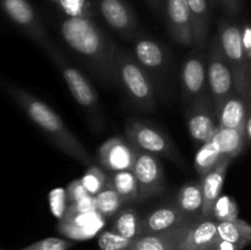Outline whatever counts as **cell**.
I'll use <instances>...</instances> for the list:
<instances>
[{
    "instance_id": "6da1fadb",
    "label": "cell",
    "mask_w": 251,
    "mask_h": 250,
    "mask_svg": "<svg viewBox=\"0 0 251 250\" xmlns=\"http://www.w3.org/2000/svg\"><path fill=\"white\" fill-rule=\"evenodd\" d=\"M60 32L68 46L85 59L100 77L110 82H118V47L92 19L66 17L61 21Z\"/></svg>"
},
{
    "instance_id": "7a4b0ae2",
    "label": "cell",
    "mask_w": 251,
    "mask_h": 250,
    "mask_svg": "<svg viewBox=\"0 0 251 250\" xmlns=\"http://www.w3.org/2000/svg\"><path fill=\"white\" fill-rule=\"evenodd\" d=\"M6 90L12 100L17 102L20 108L26 113L27 117L64 153L73 157L83 166L90 167L92 164H96L95 159L86 150L82 142L71 132V130L63 122L60 115L53 108L49 107L47 103H44L43 100L37 98L32 93L16 87V86H7Z\"/></svg>"
},
{
    "instance_id": "3957f363",
    "label": "cell",
    "mask_w": 251,
    "mask_h": 250,
    "mask_svg": "<svg viewBox=\"0 0 251 250\" xmlns=\"http://www.w3.org/2000/svg\"><path fill=\"white\" fill-rule=\"evenodd\" d=\"M46 51L49 58L58 66L64 81L68 85L69 91L71 92L73 97L75 98L76 102L86 112L93 129L97 130V131L102 129L104 126L103 125L104 124V118H103L100 98H98V93L96 91L95 86L90 82V80L77 68H75L64 56V54L54 44H50L46 49Z\"/></svg>"
},
{
    "instance_id": "277c9868",
    "label": "cell",
    "mask_w": 251,
    "mask_h": 250,
    "mask_svg": "<svg viewBox=\"0 0 251 250\" xmlns=\"http://www.w3.org/2000/svg\"><path fill=\"white\" fill-rule=\"evenodd\" d=\"M118 82L122 83L125 93L137 108L153 110L156 107V93L149 73L135 60L129 51L117 49Z\"/></svg>"
},
{
    "instance_id": "5b68a950",
    "label": "cell",
    "mask_w": 251,
    "mask_h": 250,
    "mask_svg": "<svg viewBox=\"0 0 251 250\" xmlns=\"http://www.w3.org/2000/svg\"><path fill=\"white\" fill-rule=\"evenodd\" d=\"M217 39L226 60L232 69L234 92L250 97L251 69L243 51L242 29L227 20H220Z\"/></svg>"
},
{
    "instance_id": "8992f818",
    "label": "cell",
    "mask_w": 251,
    "mask_h": 250,
    "mask_svg": "<svg viewBox=\"0 0 251 250\" xmlns=\"http://www.w3.org/2000/svg\"><path fill=\"white\" fill-rule=\"evenodd\" d=\"M126 140L131 146L154 154L164 157L179 166H184V159L179 154L173 141L164 132L136 118H129L125 125Z\"/></svg>"
},
{
    "instance_id": "52a82bcc",
    "label": "cell",
    "mask_w": 251,
    "mask_h": 250,
    "mask_svg": "<svg viewBox=\"0 0 251 250\" xmlns=\"http://www.w3.org/2000/svg\"><path fill=\"white\" fill-rule=\"evenodd\" d=\"M206 74H207V86L210 88V96L212 98L216 113H217L222 103L234 91L232 69L223 55L217 37L211 42L207 63H206Z\"/></svg>"
},
{
    "instance_id": "ba28073f",
    "label": "cell",
    "mask_w": 251,
    "mask_h": 250,
    "mask_svg": "<svg viewBox=\"0 0 251 250\" xmlns=\"http://www.w3.org/2000/svg\"><path fill=\"white\" fill-rule=\"evenodd\" d=\"M0 6L5 15L44 50L50 46L46 28L28 0H0Z\"/></svg>"
},
{
    "instance_id": "9c48e42d",
    "label": "cell",
    "mask_w": 251,
    "mask_h": 250,
    "mask_svg": "<svg viewBox=\"0 0 251 250\" xmlns=\"http://www.w3.org/2000/svg\"><path fill=\"white\" fill-rule=\"evenodd\" d=\"M134 147V146H132ZM134 175L139 185L137 200H146L164 191V169L158 157L134 147Z\"/></svg>"
},
{
    "instance_id": "30bf717a",
    "label": "cell",
    "mask_w": 251,
    "mask_h": 250,
    "mask_svg": "<svg viewBox=\"0 0 251 250\" xmlns=\"http://www.w3.org/2000/svg\"><path fill=\"white\" fill-rule=\"evenodd\" d=\"M186 123L191 139L200 146L215 134L218 127L217 115L212 98L207 92L189 103Z\"/></svg>"
},
{
    "instance_id": "8fae6325",
    "label": "cell",
    "mask_w": 251,
    "mask_h": 250,
    "mask_svg": "<svg viewBox=\"0 0 251 250\" xmlns=\"http://www.w3.org/2000/svg\"><path fill=\"white\" fill-rule=\"evenodd\" d=\"M103 19L124 38L135 36L139 26L137 16L126 0H96Z\"/></svg>"
},
{
    "instance_id": "7c38bea8",
    "label": "cell",
    "mask_w": 251,
    "mask_h": 250,
    "mask_svg": "<svg viewBox=\"0 0 251 250\" xmlns=\"http://www.w3.org/2000/svg\"><path fill=\"white\" fill-rule=\"evenodd\" d=\"M98 159L108 172L132 171L135 162L134 147L123 137H110L98 149Z\"/></svg>"
},
{
    "instance_id": "4fadbf2b",
    "label": "cell",
    "mask_w": 251,
    "mask_h": 250,
    "mask_svg": "<svg viewBox=\"0 0 251 250\" xmlns=\"http://www.w3.org/2000/svg\"><path fill=\"white\" fill-rule=\"evenodd\" d=\"M180 82L183 98L186 103L193 102L207 92L206 61L202 55H190L185 59L181 66Z\"/></svg>"
},
{
    "instance_id": "5bb4252c",
    "label": "cell",
    "mask_w": 251,
    "mask_h": 250,
    "mask_svg": "<svg viewBox=\"0 0 251 250\" xmlns=\"http://www.w3.org/2000/svg\"><path fill=\"white\" fill-rule=\"evenodd\" d=\"M104 220L97 211L86 213H68L63 216L58 225L61 234L76 240L95 237L104 225Z\"/></svg>"
},
{
    "instance_id": "9a60e30c",
    "label": "cell",
    "mask_w": 251,
    "mask_h": 250,
    "mask_svg": "<svg viewBox=\"0 0 251 250\" xmlns=\"http://www.w3.org/2000/svg\"><path fill=\"white\" fill-rule=\"evenodd\" d=\"M193 221L186 217L178 208V206L167 205L152 211L144 218H140L139 223V235L151 234V233L163 232L171 228L179 227V225H189Z\"/></svg>"
},
{
    "instance_id": "2e32d148",
    "label": "cell",
    "mask_w": 251,
    "mask_h": 250,
    "mask_svg": "<svg viewBox=\"0 0 251 250\" xmlns=\"http://www.w3.org/2000/svg\"><path fill=\"white\" fill-rule=\"evenodd\" d=\"M167 24L172 38L184 47L193 44L191 20L186 0H164Z\"/></svg>"
},
{
    "instance_id": "e0dca14e",
    "label": "cell",
    "mask_w": 251,
    "mask_h": 250,
    "mask_svg": "<svg viewBox=\"0 0 251 250\" xmlns=\"http://www.w3.org/2000/svg\"><path fill=\"white\" fill-rule=\"evenodd\" d=\"M189 225L190 223L163 232L140 235L132 239L129 250H179L185 240Z\"/></svg>"
},
{
    "instance_id": "ac0fdd59",
    "label": "cell",
    "mask_w": 251,
    "mask_h": 250,
    "mask_svg": "<svg viewBox=\"0 0 251 250\" xmlns=\"http://www.w3.org/2000/svg\"><path fill=\"white\" fill-rule=\"evenodd\" d=\"M232 159L228 157H222L218 161V163L201 178V190H202V208H201V215L202 217L210 218L212 212L213 205L218 196L222 194L223 184H225L226 175H227L228 167Z\"/></svg>"
},
{
    "instance_id": "d6986e66",
    "label": "cell",
    "mask_w": 251,
    "mask_h": 250,
    "mask_svg": "<svg viewBox=\"0 0 251 250\" xmlns=\"http://www.w3.org/2000/svg\"><path fill=\"white\" fill-rule=\"evenodd\" d=\"M251 114L250 97L233 91L229 97L222 103L217 115L218 127L243 130L248 115Z\"/></svg>"
},
{
    "instance_id": "ffe728a7",
    "label": "cell",
    "mask_w": 251,
    "mask_h": 250,
    "mask_svg": "<svg viewBox=\"0 0 251 250\" xmlns=\"http://www.w3.org/2000/svg\"><path fill=\"white\" fill-rule=\"evenodd\" d=\"M134 58L145 70L162 71L166 66L167 55L163 47L154 39L139 37L134 42Z\"/></svg>"
},
{
    "instance_id": "44dd1931",
    "label": "cell",
    "mask_w": 251,
    "mask_h": 250,
    "mask_svg": "<svg viewBox=\"0 0 251 250\" xmlns=\"http://www.w3.org/2000/svg\"><path fill=\"white\" fill-rule=\"evenodd\" d=\"M217 235V222L212 218L200 217L189 225L185 240L179 250H205Z\"/></svg>"
},
{
    "instance_id": "7402d4cb",
    "label": "cell",
    "mask_w": 251,
    "mask_h": 250,
    "mask_svg": "<svg viewBox=\"0 0 251 250\" xmlns=\"http://www.w3.org/2000/svg\"><path fill=\"white\" fill-rule=\"evenodd\" d=\"M191 20V32H193V46L202 49L210 31V7L207 0H186Z\"/></svg>"
},
{
    "instance_id": "603a6c76",
    "label": "cell",
    "mask_w": 251,
    "mask_h": 250,
    "mask_svg": "<svg viewBox=\"0 0 251 250\" xmlns=\"http://www.w3.org/2000/svg\"><path fill=\"white\" fill-rule=\"evenodd\" d=\"M208 141L212 144L222 157L233 159L243 152L248 146L244 131L240 129H229V127H217L215 134Z\"/></svg>"
},
{
    "instance_id": "cb8c5ba5",
    "label": "cell",
    "mask_w": 251,
    "mask_h": 250,
    "mask_svg": "<svg viewBox=\"0 0 251 250\" xmlns=\"http://www.w3.org/2000/svg\"><path fill=\"white\" fill-rule=\"evenodd\" d=\"M176 205L191 221L202 217V190L200 181H190L181 186L176 195Z\"/></svg>"
},
{
    "instance_id": "d4e9b609",
    "label": "cell",
    "mask_w": 251,
    "mask_h": 250,
    "mask_svg": "<svg viewBox=\"0 0 251 250\" xmlns=\"http://www.w3.org/2000/svg\"><path fill=\"white\" fill-rule=\"evenodd\" d=\"M217 235L221 239L244 249L251 242V227L240 218L223 221L217 222Z\"/></svg>"
},
{
    "instance_id": "484cf974",
    "label": "cell",
    "mask_w": 251,
    "mask_h": 250,
    "mask_svg": "<svg viewBox=\"0 0 251 250\" xmlns=\"http://www.w3.org/2000/svg\"><path fill=\"white\" fill-rule=\"evenodd\" d=\"M107 186L113 189L124 203L137 200L139 185L132 171L109 172L107 174Z\"/></svg>"
},
{
    "instance_id": "4316f807",
    "label": "cell",
    "mask_w": 251,
    "mask_h": 250,
    "mask_svg": "<svg viewBox=\"0 0 251 250\" xmlns=\"http://www.w3.org/2000/svg\"><path fill=\"white\" fill-rule=\"evenodd\" d=\"M139 213L134 208H124L113 216L112 230L115 234L126 239H135L139 235Z\"/></svg>"
},
{
    "instance_id": "83f0119b",
    "label": "cell",
    "mask_w": 251,
    "mask_h": 250,
    "mask_svg": "<svg viewBox=\"0 0 251 250\" xmlns=\"http://www.w3.org/2000/svg\"><path fill=\"white\" fill-rule=\"evenodd\" d=\"M93 199H95L96 211L103 218H112L124 203L120 196L109 186H105L102 191L93 196Z\"/></svg>"
},
{
    "instance_id": "f1b7e54d",
    "label": "cell",
    "mask_w": 251,
    "mask_h": 250,
    "mask_svg": "<svg viewBox=\"0 0 251 250\" xmlns=\"http://www.w3.org/2000/svg\"><path fill=\"white\" fill-rule=\"evenodd\" d=\"M221 158H222V156L218 153L217 150L212 146L210 141H207L201 145L200 149L196 152L194 167L202 178L218 163Z\"/></svg>"
},
{
    "instance_id": "f546056e",
    "label": "cell",
    "mask_w": 251,
    "mask_h": 250,
    "mask_svg": "<svg viewBox=\"0 0 251 250\" xmlns=\"http://www.w3.org/2000/svg\"><path fill=\"white\" fill-rule=\"evenodd\" d=\"M80 180L88 195L96 196L107 186V174L102 171L100 166L92 164V166L87 167Z\"/></svg>"
},
{
    "instance_id": "4dcf8cb0",
    "label": "cell",
    "mask_w": 251,
    "mask_h": 250,
    "mask_svg": "<svg viewBox=\"0 0 251 250\" xmlns=\"http://www.w3.org/2000/svg\"><path fill=\"white\" fill-rule=\"evenodd\" d=\"M238 213H239V210H238V205L234 199L221 194L213 205L210 218L215 220L216 222H223V221L238 218Z\"/></svg>"
},
{
    "instance_id": "1f68e13d",
    "label": "cell",
    "mask_w": 251,
    "mask_h": 250,
    "mask_svg": "<svg viewBox=\"0 0 251 250\" xmlns=\"http://www.w3.org/2000/svg\"><path fill=\"white\" fill-rule=\"evenodd\" d=\"M68 17L92 19V7L88 0H50Z\"/></svg>"
},
{
    "instance_id": "d6a6232c",
    "label": "cell",
    "mask_w": 251,
    "mask_h": 250,
    "mask_svg": "<svg viewBox=\"0 0 251 250\" xmlns=\"http://www.w3.org/2000/svg\"><path fill=\"white\" fill-rule=\"evenodd\" d=\"M132 239H126L115 234L112 230H103L98 237L100 250H129Z\"/></svg>"
},
{
    "instance_id": "836d02e7",
    "label": "cell",
    "mask_w": 251,
    "mask_h": 250,
    "mask_svg": "<svg viewBox=\"0 0 251 250\" xmlns=\"http://www.w3.org/2000/svg\"><path fill=\"white\" fill-rule=\"evenodd\" d=\"M74 243L70 240L60 239V238H44V239L34 242L27 247L21 248L17 250H70L73 248ZM5 250V249H0Z\"/></svg>"
},
{
    "instance_id": "e575fe53",
    "label": "cell",
    "mask_w": 251,
    "mask_h": 250,
    "mask_svg": "<svg viewBox=\"0 0 251 250\" xmlns=\"http://www.w3.org/2000/svg\"><path fill=\"white\" fill-rule=\"evenodd\" d=\"M68 195L66 190L63 188H56L49 193V205H50V211L54 217L58 218L59 221L65 215V211L68 208Z\"/></svg>"
},
{
    "instance_id": "d590c367",
    "label": "cell",
    "mask_w": 251,
    "mask_h": 250,
    "mask_svg": "<svg viewBox=\"0 0 251 250\" xmlns=\"http://www.w3.org/2000/svg\"><path fill=\"white\" fill-rule=\"evenodd\" d=\"M96 211L95 206V199L93 196L87 195L86 198L81 199V200L76 201V202L70 203L66 208L65 212L68 213H86V212H92Z\"/></svg>"
},
{
    "instance_id": "8d00e7d4",
    "label": "cell",
    "mask_w": 251,
    "mask_h": 250,
    "mask_svg": "<svg viewBox=\"0 0 251 250\" xmlns=\"http://www.w3.org/2000/svg\"><path fill=\"white\" fill-rule=\"evenodd\" d=\"M65 190H66V195H68V201L70 203L76 202V201L81 200V199L86 198V196L88 195L86 189L83 188L80 179H76V180L71 181Z\"/></svg>"
},
{
    "instance_id": "74e56055",
    "label": "cell",
    "mask_w": 251,
    "mask_h": 250,
    "mask_svg": "<svg viewBox=\"0 0 251 250\" xmlns=\"http://www.w3.org/2000/svg\"><path fill=\"white\" fill-rule=\"evenodd\" d=\"M242 29V47L244 51L245 59L251 64V27L249 24H245Z\"/></svg>"
},
{
    "instance_id": "f35d334b",
    "label": "cell",
    "mask_w": 251,
    "mask_h": 250,
    "mask_svg": "<svg viewBox=\"0 0 251 250\" xmlns=\"http://www.w3.org/2000/svg\"><path fill=\"white\" fill-rule=\"evenodd\" d=\"M205 250H243V249H240V248L237 247V245L230 244V243L221 239L218 235H216L215 239H213L212 242L206 247Z\"/></svg>"
},
{
    "instance_id": "ab89813d",
    "label": "cell",
    "mask_w": 251,
    "mask_h": 250,
    "mask_svg": "<svg viewBox=\"0 0 251 250\" xmlns=\"http://www.w3.org/2000/svg\"><path fill=\"white\" fill-rule=\"evenodd\" d=\"M220 2L222 4L226 12L230 16H235L242 7V0H220Z\"/></svg>"
},
{
    "instance_id": "60d3db41",
    "label": "cell",
    "mask_w": 251,
    "mask_h": 250,
    "mask_svg": "<svg viewBox=\"0 0 251 250\" xmlns=\"http://www.w3.org/2000/svg\"><path fill=\"white\" fill-rule=\"evenodd\" d=\"M243 131H244V136L247 142L249 144L251 140V114L248 115L247 120H245L244 127H243Z\"/></svg>"
},
{
    "instance_id": "b9f144b4",
    "label": "cell",
    "mask_w": 251,
    "mask_h": 250,
    "mask_svg": "<svg viewBox=\"0 0 251 250\" xmlns=\"http://www.w3.org/2000/svg\"><path fill=\"white\" fill-rule=\"evenodd\" d=\"M147 1L150 2L152 9L156 10V11H161L162 6H163V0H147Z\"/></svg>"
},
{
    "instance_id": "7bdbcfd3",
    "label": "cell",
    "mask_w": 251,
    "mask_h": 250,
    "mask_svg": "<svg viewBox=\"0 0 251 250\" xmlns=\"http://www.w3.org/2000/svg\"><path fill=\"white\" fill-rule=\"evenodd\" d=\"M207 1L211 2V4H212V5H215L216 2H217V0H207Z\"/></svg>"
}]
</instances>
